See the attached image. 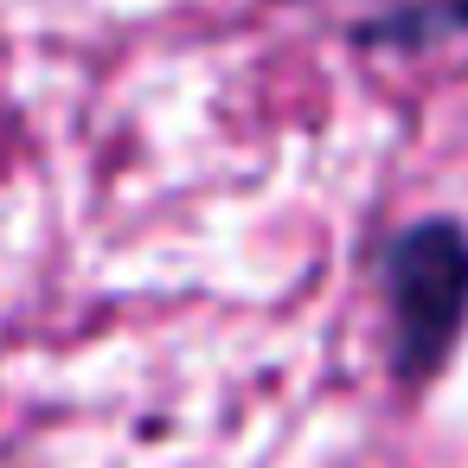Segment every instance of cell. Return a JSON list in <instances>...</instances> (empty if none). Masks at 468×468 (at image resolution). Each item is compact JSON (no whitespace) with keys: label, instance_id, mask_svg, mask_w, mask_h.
<instances>
[{"label":"cell","instance_id":"obj_1","mask_svg":"<svg viewBox=\"0 0 468 468\" xmlns=\"http://www.w3.org/2000/svg\"><path fill=\"white\" fill-rule=\"evenodd\" d=\"M378 289L391 308L398 385H430L468 334V225L449 212L404 225L378 257Z\"/></svg>","mask_w":468,"mask_h":468},{"label":"cell","instance_id":"obj_2","mask_svg":"<svg viewBox=\"0 0 468 468\" xmlns=\"http://www.w3.org/2000/svg\"><path fill=\"white\" fill-rule=\"evenodd\" d=\"M353 39L378 52H430L442 39L468 46V0H410V7H391L378 20H359Z\"/></svg>","mask_w":468,"mask_h":468}]
</instances>
